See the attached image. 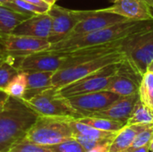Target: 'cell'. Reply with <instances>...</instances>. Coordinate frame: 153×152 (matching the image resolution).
Masks as SVG:
<instances>
[{
  "label": "cell",
  "instance_id": "cell-3",
  "mask_svg": "<svg viewBox=\"0 0 153 152\" xmlns=\"http://www.w3.org/2000/svg\"><path fill=\"white\" fill-rule=\"evenodd\" d=\"M69 118L39 116L25 139L44 146H52L74 138Z\"/></svg>",
  "mask_w": 153,
  "mask_h": 152
},
{
  "label": "cell",
  "instance_id": "cell-22",
  "mask_svg": "<svg viewBox=\"0 0 153 152\" xmlns=\"http://www.w3.org/2000/svg\"><path fill=\"white\" fill-rule=\"evenodd\" d=\"M126 125H153V110L144 105L139 99Z\"/></svg>",
  "mask_w": 153,
  "mask_h": 152
},
{
  "label": "cell",
  "instance_id": "cell-15",
  "mask_svg": "<svg viewBox=\"0 0 153 152\" xmlns=\"http://www.w3.org/2000/svg\"><path fill=\"white\" fill-rule=\"evenodd\" d=\"M52 29V19L49 13H35L21 22L12 32L13 35L28 36L48 39Z\"/></svg>",
  "mask_w": 153,
  "mask_h": 152
},
{
  "label": "cell",
  "instance_id": "cell-8",
  "mask_svg": "<svg viewBox=\"0 0 153 152\" xmlns=\"http://www.w3.org/2000/svg\"><path fill=\"white\" fill-rule=\"evenodd\" d=\"M143 74L126 58L117 63L116 73L107 90L118 96H129L139 92Z\"/></svg>",
  "mask_w": 153,
  "mask_h": 152
},
{
  "label": "cell",
  "instance_id": "cell-14",
  "mask_svg": "<svg viewBox=\"0 0 153 152\" xmlns=\"http://www.w3.org/2000/svg\"><path fill=\"white\" fill-rule=\"evenodd\" d=\"M103 10L123 16L127 20H153L152 9L148 0H117L113 5L103 8Z\"/></svg>",
  "mask_w": 153,
  "mask_h": 152
},
{
  "label": "cell",
  "instance_id": "cell-24",
  "mask_svg": "<svg viewBox=\"0 0 153 152\" xmlns=\"http://www.w3.org/2000/svg\"><path fill=\"white\" fill-rule=\"evenodd\" d=\"M138 93L140 100L153 110V72L147 70L143 74Z\"/></svg>",
  "mask_w": 153,
  "mask_h": 152
},
{
  "label": "cell",
  "instance_id": "cell-30",
  "mask_svg": "<svg viewBox=\"0 0 153 152\" xmlns=\"http://www.w3.org/2000/svg\"><path fill=\"white\" fill-rule=\"evenodd\" d=\"M25 1H27L28 3H30L33 5H36V6H39V7L44 9L46 12H48V10L52 6L51 4H49L48 3H47L44 0H25Z\"/></svg>",
  "mask_w": 153,
  "mask_h": 152
},
{
  "label": "cell",
  "instance_id": "cell-12",
  "mask_svg": "<svg viewBox=\"0 0 153 152\" xmlns=\"http://www.w3.org/2000/svg\"><path fill=\"white\" fill-rule=\"evenodd\" d=\"M48 13L52 19L51 33L48 39L51 45L67 38L80 21V10H70L56 4Z\"/></svg>",
  "mask_w": 153,
  "mask_h": 152
},
{
  "label": "cell",
  "instance_id": "cell-18",
  "mask_svg": "<svg viewBox=\"0 0 153 152\" xmlns=\"http://www.w3.org/2000/svg\"><path fill=\"white\" fill-rule=\"evenodd\" d=\"M153 125H126L111 142L108 152H127L129 151L136 134Z\"/></svg>",
  "mask_w": 153,
  "mask_h": 152
},
{
  "label": "cell",
  "instance_id": "cell-2",
  "mask_svg": "<svg viewBox=\"0 0 153 152\" xmlns=\"http://www.w3.org/2000/svg\"><path fill=\"white\" fill-rule=\"evenodd\" d=\"M152 23H153V20H127L96 31L65 38L57 43L52 44L48 50L67 53L84 47L112 43L120 40L127 37L129 34L140 30Z\"/></svg>",
  "mask_w": 153,
  "mask_h": 152
},
{
  "label": "cell",
  "instance_id": "cell-39",
  "mask_svg": "<svg viewBox=\"0 0 153 152\" xmlns=\"http://www.w3.org/2000/svg\"><path fill=\"white\" fill-rule=\"evenodd\" d=\"M148 1H149V3H150V4L152 6V9L153 11V0H148Z\"/></svg>",
  "mask_w": 153,
  "mask_h": 152
},
{
  "label": "cell",
  "instance_id": "cell-4",
  "mask_svg": "<svg viewBox=\"0 0 153 152\" xmlns=\"http://www.w3.org/2000/svg\"><path fill=\"white\" fill-rule=\"evenodd\" d=\"M120 50L143 74L153 60V23L126 37Z\"/></svg>",
  "mask_w": 153,
  "mask_h": 152
},
{
  "label": "cell",
  "instance_id": "cell-34",
  "mask_svg": "<svg viewBox=\"0 0 153 152\" xmlns=\"http://www.w3.org/2000/svg\"><path fill=\"white\" fill-rule=\"evenodd\" d=\"M5 56H6V54H5L3 50H1V49H0V65H1V64H2V62L4 60Z\"/></svg>",
  "mask_w": 153,
  "mask_h": 152
},
{
  "label": "cell",
  "instance_id": "cell-21",
  "mask_svg": "<svg viewBox=\"0 0 153 152\" xmlns=\"http://www.w3.org/2000/svg\"><path fill=\"white\" fill-rule=\"evenodd\" d=\"M77 120L85 125L92 126L96 129L107 131V132H113V133H118L126 125V124L123 122L108 119V118H103V117L86 116V117L79 118Z\"/></svg>",
  "mask_w": 153,
  "mask_h": 152
},
{
  "label": "cell",
  "instance_id": "cell-26",
  "mask_svg": "<svg viewBox=\"0 0 153 152\" xmlns=\"http://www.w3.org/2000/svg\"><path fill=\"white\" fill-rule=\"evenodd\" d=\"M3 5L15 11L21 13L28 14V15H33L35 13H47L44 9L33 5L30 3H28L25 0H10L9 2L4 4Z\"/></svg>",
  "mask_w": 153,
  "mask_h": 152
},
{
  "label": "cell",
  "instance_id": "cell-33",
  "mask_svg": "<svg viewBox=\"0 0 153 152\" xmlns=\"http://www.w3.org/2000/svg\"><path fill=\"white\" fill-rule=\"evenodd\" d=\"M150 151V143L145 145V146H143L141 148H137V149H134V150H132L128 152H149Z\"/></svg>",
  "mask_w": 153,
  "mask_h": 152
},
{
  "label": "cell",
  "instance_id": "cell-10",
  "mask_svg": "<svg viewBox=\"0 0 153 152\" xmlns=\"http://www.w3.org/2000/svg\"><path fill=\"white\" fill-rule=\"evenodd\" d=\"M66 59L65 53L51 50L39 51L19 58L17 63L21 73L28 72H53L58 71Z\"/></svg>",
  "mask_w": 153,
  "mask_h": 152
},
{
  "label": "cell",
  "instance_id": "cell-9",
  "mask_svg": "<svg viewBox=\"0 0 153 152\" xmlns=\"http://www.w3.org/2000/svg\"><path fill=\"white\" fill-rule=\"evenodd\" d=\"M0 46L6 55L22 58L32 53L48 50L50 42L45 39H37L28 36L0 33Z\"/></svg>",
  "mask_w": 153,
  "mask_h": 152
},
{
  "label": "cell",
  "instance_id": "cell-29",
  "mask_svg": "<svg viewBox=\"0 0 153 152\" xmlns=\"http://www.w3.org/2000/svg\"><path fill=\"white\" fill-rule=\"evenodd\" d=\"M153 139V125L148 126L147 128L143 129V131H141L140 133H138L129 149L128 151L137 149V148H141L143 146H145L147 144H149L152 140ZM127 151V152H128Z\"/></svg>",
  "mask_w": 153,
  "mask_h": 152
},
{
  "label": "cell",
  "instance_id": "cell-20",
  "mask_svg": "<svg viewBox=\"0 0 153 152\" xmlns=\"http://www.w3.org/2000/svg\"><path fill=\"white\" fill-rule=\"evenodd\" d=\"M31 15L15 12L3 4H0V33H11L21 22Z\"/></svg>",
  "mask_w": 153,
  "mask_h": 152
},
{
  "label": "cell",
  "instance_id": "cell-5",
  "mask_svg": "<svg viewBox=\"0 0 153 152\" xmlns=\"http://www.w3.org/2000/svg\"><path fill=\"white\" fill-rule=\"evenodd\" d=\"M125 56L121 51H115L91 60L63 67L54 73L52 85L57 89H61L107 65L118 63Z\"/></svg>",
  "mask_w": 153,
  "mask_h": 152
},
{
  "label": "cell",
  "instance_id": "cell-23",
  "mask_svg": "<svg viewBox=\"0 0 153 152\" xmlns=\"http://www.w3.org/2000/svg\"><path fill=\"white\" fill-rule=\"evenodd\" d=\"M16 57L6 55L4 60L0 65V90H4L9 82L21 73L16 64Z\"/></svg>",
  "mask_w": 153,
  "mask_h": 152
},
{
  "label": "cell",
  "instance_id": "cell-19",
  "mask_svg": "<svg viewBox=\"0 0 153 152\" xmlns=\"http://www.w3.org/2000/svg\"><path fill=\"white\" fill-rule=\"evenodd\" d=\"M70 126L73 130V133L81 134L85 137H88L92 140L96 141H110L112 142L113 139L116 137L117 133L113 132H107L96 129L92 126L85 125L77 119H71L69 121Z\"/></svg>",
  "mask_w": 153,
  "mask_h": 152
},
{
  "label": "cell",
  "instance_id": "cell-36",
  "mask_svg": "<svg viewBox=\"0 0 153 152\" xmlns=\"http://www.w3.org/2000/svg\"><path fill=\"white\" fill-rule=\"evenodd\" d=\"M149 152H153V139L150 142V151H149Z\"/></svg>",
  "mask_w": 153,
  "mask_h": 152
},
{
  "label": "cell",
  "instance_id": "cell-16",
  "mask_svg": "<svg viewBox=\"0 0 153 152\" xmlns=\"http://www.w3.org/2000/svg\"><path fill=\"white\" fill-rule=\"evenodd\" d=\"M138 99L139 93L129 96H120L108 108L96 112L90 116L117 120L123 122L126 125V122L129 119Z\"/></svg>",
  "mask_w": 153,
  "mask_h": 152
},
{
  "label": "cell",
  "instance_id": "cell-37",
  "mask_svg": "<svg viewBox=\"0 0 153 152\" xmlns=\"http://www.w3.org/2000/svg\"><path fill=\"white\" fill-rule=\"evenodd\" d=\"M147 70H150V71L153 72V60H152V62L151 63V65H149V67H148V69H147Z\"/></svg>",
  "mask_w": 153,
  "mask_h": 152
},
{
  "label": "cell",
  "instance_id": "cell-41",
  "mask_svg": "<svg viewBox=\"0 0 153 152\" xmlns=\"http://www.w3.org/2000/svg\"><path fill=\"white\" fill-rule=\"evenodd\" d=\"M0 152H1V151H0Z\"/></svg>",
  "mask_w": 153,
  "mask_h": 152
},
{
  "label": "cell",
  "instance_id": "cell-40",
  "mask_svg": "<svg viewBox=\"0 0 153 152\" xmlns=\"http://www.w3.org/2000/svg\"><path fill=\"white\" fill-rule=\"evenodd\" d=\"M112 1H113V2H116V1H117V0H112Z\"/></svg>",
  "mask_w": 153,
  "mask_h": 152
},
{
  "label": "cell",
  "instance_id": "cell-31",
  "mask_svg": "<svg viewBox=\"0 0 153 152\" xmlns=\"http://www.w3.org/2000/svg\"><path fill=\"white\" fill-rule=\"evenodd\" d=\"M110 143H111V142H104V143L99 145L98 147L94 148L93 150L90 151L89 152H108V148H109Z\"/></svg>",
  "mask_w": 153,
  "mask_h": 152
},
{
  "label": "cell",
  "instance_id": "cell-32",
  "mask_svg": "<svg viewBox=\"0 0 153 152\" xmlns=\"http://www.w3.org/2000/svg\"><path fill=\"white\" fill-rule=\"evenodd\" d=\"M8 97H9V95L4 90H0V110L3 108V107H4V103L6 102Z\"/></svg>",
  "mask_w": 153,
  "mask_h": 152
},
{
  "label": "cell",
  "instance_id": "cell-6",
  "mask_svg": "<svg viewBox=\"0 0 153 152\" xmlns=\"http://www.w3.org/2000/svg\"><path fill=\"white\" fill-rule=\"evenodd\" d=\"M25 101V100H24ZM39 116L79 119L82 116L71 106L59 89L52 86L25 101Z\"/></svg>",
  "mask_w": 153,
  "mask_h": 152
},
{
  "label": "cell",
  "instance_id": "cell-38",
  "mask_svg": "<svg viewBox=\"0 0 153 152\" xmlns=\"http://www.w3.org/2000/svg\"><path fill=\"white\" fill-rule=\"evenodd\" d=\"M10 0H0V4H4L7 2H9Z\"/></svg>",
  "mask_w": 153,
  "mask_h": 152
},
{
  "label": "cell",
  "instance_id": "cell-7",
  "mask_svg": "<svg viewBox=\"0 0 153 152\" xmlns=\"http://www.w3.org/2000/svg\"><path fill=\"white\" fill-rule=\"evenodd\" d=\"M117 63L107 65L76 82H74L61 89L60 93L65 97H73L82 94L107 90L117 70Z\"/></svg>",
  "mask_w": 153,
  "mask_h": 152
},
{
  "label": "cell",
  "instance_id": "cell-17",
  "mask_svg": "<svg viewBox=\"0 0 153 152\" xmlns=\"http://www.w3.org/2000/svg\"><path fill=\"white\" fill-rule=\"evenodd\" d=\"M26 74L27 88L22 97L23 100H29L41 91L52 87L53 72H28Z\"/></svg>",
  "mask_w": 153,
  "mask_h": 152
},
{
  "label": "cell",
  "instance_id": "cell-11",
  "mask_svg": "<svg viewBox=\"0 0 153 152\" xmlns=\"http://www.w3.org/2000/svg\"><path fill=\"white\" fill-rule=\"evenodd\" d=\"M125 21H127V19L118 14L106 12L103 8L99 10H80V21L68 37L90 33Z\"/></svg>",
  "mask_w": 153,
  "mask_h": 152
},
{
  "label": "cell",
  "instance_id": "cell-27",
  "mask_svg": "<svg viewBox=\"0 0 153 152\" xmlns=\"http://www.w3.org/2000/svg\"><path fill=\"white\" fill-rule=\"evenodd\" d=\"M8 152H54L49 146L33 143L27 139L22 140Z\"/></svg>",
  "mask_w": 153,
  "mask_h": 152
},
{
  "label": "cell",
  "instance_id": "cell-1",
  "mask_svg": "<svg viewBox=\"0 0 153 152\" xmlns=\"http://www.w3.org/2000/svg\"><path fill=\"white\" fill-rule=\"evenodd\" d=\"M39 116L22 99L9 96L0 110V151L8 152L23 140Z\"/></svg>",
  "mask_w": 153,
  "mask_h": 152
},
{
  "label": "cell",
  "instance_id": "cell-13",
  "mask_svg": "<svg viewBox=\"0 0 153 152\" xmlns=\"http://www.w3.org/2000/svg\"><path fill=\"white\" fill-rule=\"evenodd\" d=\"M120 96L108 90H101L67 98L71 106L82 117L108 108Z\"/></svg>",
  "mask_w": 153,
  "mask_h": 152
},
{
  "label": "cell",
  "instance_id": "cell-35",
  "mask_svg": "<svg viewBox=\"0 0 153 152\" xmlns=\"http://www.w3.org/2000/svg\"><path fill=\"white\" fill-rule=\"evenodd\" d=\"M44 1H46L47 3H48V4H51V5L55 4H56V0H44Z\"/></svg>",
  "mask_w": 153,
  "mask_h": 152
},
{
  "label": "cell",
  "instance_id": "cell-28",
  "mask_svg": "<svg viewBox=\"0 0 153 152\" xmlns=\"http://www.w3.org/2000/svg\"><path fill=\"white\" fill-rule=\"evenodd\" d=\"M49 147L54 152H86L82 145L74 138Z\"/></svg>",
  "mask_w": 153,
  "mask_h": 152
},
{
  "label": "cell",
  "instance_id": "cell-25",
  "mask_svg": "<svg viewBox=\"0 0 153 152\" xmlns=\"http://www.w3.org/2000/svg\"><path fill=\"white\" fill-rule=\"evenodd\" d=\"M27 88L26 74L24 73H19L7 85L4 91L11 97L22 99Z\"/></svg>",
  "mask_w": 153,
  "mask_h": 152
}]
</instances>
